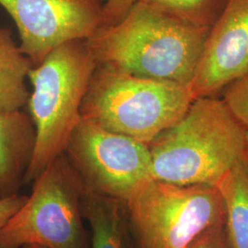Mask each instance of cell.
<instances>
[{"label": "cell", "mask_w": 248, "mask_h": 248, "mask_svg": "<svg viewBox=\"0 0 248 248\" xmlns=\"http://www.w3.org/2000/svg\"><path fill=\"white\" fill-rule=\"evenodd\" d=\"M31 186V194L1 227L0 248H90L81 208L86 186L66 155L52 161Z\"/></svg>", "instance_id": "5"}, {"label": "cell", "mask_w": 248, "mask_h": 248, "mask_svg": "<svg viewBox=\"0 0 248 248\" xmlns=\"http://www.w3.org/2000/svg\"><path fill=\"white\" fill-rule=\"evenodd\" d=\"M27 196L16 194L0 199V229L25 202Z\"/></svg>", "instance_id": "18"}, {"label": "cell", "mask_w": 248, "mask_h": 248, "mask_svg": "<svg viewBox=\"0 0 248 248\" xmlns=\"http://www.w3.org/2000/svg\"><path fill=\"white\" fill-rule=\"evenodd\" d=\"M96 68L87 40H78L55 48L29 73L32 91L27 106L36 141L24 185H31L52 161L64 154L81 121L82 103Z\"/></svg>", "instance_id": "3"}, {"label": "cell", "mask_w": 248, "mask_h": 248, "mask_svg": "<svg viewBox=\"0 0 248 248\" xmlns=\"http://www.w3.org/2000/svg\"><path fill=\"white\" fill-rule=\"evenodd\" d=\"M81 208L91 229L90 248H134L124 202L86 189Z\"/></svg>", "instance_id": "11"}, {"label": "cell", "mask_w": 248, "mask_h": 248, "mask_svg": "<svg viewBox=\"0 0 248 248\" xmlns=\"http://www.w3.org/2000/svg\"><path fill=\"white\" fill-rule=\"evenodd\" d=\"M245 157H246V159L248 161V142H247V151H246V155H245Z\"/></svg>", "instance_id": "20"}, {"label": "cell", "mask_w": 248, "mask_h": 248, "mask_svg": "<svg viewBox=\"0 0 248 248\" xmlns=\"http://www.w3.org/2000/svg\"><path fill=\"white\" fill-rule=\"evenodd\" d=\"M64 154L87 190L122 202L154 179L147 143L83 119Z\"/></svg>", "instance_id": "7"}, {"label": "cell", "mask_w": 248, "mask_h": 248, "mask_svg": "<svg viewBox=\"0 0 248 248\" xmlns=\"http://www.w3.org/2000/svg\"><path fill=\"white\" fill-rule=\"evenodd\" d=\"M222 91V100L231 113L248 130V72L232 81Z\"/></svg>", "instance_id": "15"}, {"label": "cell", "mask_w": 248, "mask_h": 248, "mask_svg": "<svg viewBox=\"0 0 248 248\" xmlns=\"http://www.w3.org/2000/svg\"><path fill=\"white\" fill-rule=\"evenodd\" d=\"M36 130L22 109L0 113V199L18 194L35 147Z\"/></svg>", "instance_id": "10"}, {"label": "cell", "mask_w": 248, "mask_h": 248, "mask_svg": "<svg viewBox=\"0 0 248 248\" xmlns=\"http://www.w3.org/2000/svg\"><path fill=\"white\" fill-rule=\"evenodd\" d=\"M190 88L97 66L81 107V119L149 144L184 115Z\"/></svg>", "instance_id": "4"}, {"label": "cell", "mask_w": 248, "mask_h": 248, "mask_svg": "<svg viewBox=\"0 0 248 248\" xmlns=\"http://www.w3.org/2000/svg\"><path fill=\"white\" fill-rule=\"evenodd\" d=\"M148 146L155 179L179 186H215L244 157L247 129L222 99L201 97Z\"/></svg>", "instance_id": "2"}, {"label": "cell", "mask_w": 248, "mask_h": 248, "mask_svg": "<svg viewBox=\"0 0 248 248\" xmlns=\"http://www.w3.org/2000/svg\"><path fill=\"white\" fill-rule=\"evenodd\" d=\"M186 248H230L225 233L224 223L204 232Z\"/></svg>", "instance_id": "16"}, {"label": "cell", "mask_w": 248, "mask_h": 248, "mask_svg": "<svg viewBox=\"0 0 248 248\" xmlns=\"http://www.w3.org/2000/svg\"><path fill=\"white\" fill-rule=\"evenodd\" d=\"M134 248H186L224 223L214 185L179 186L152 179L124 202Z\"/></svg>", "instance_id": "6"}, {"label": "cell", "mask_w": 248, "mask_h": 248, "mask_svg": "<svg viewBox=\"0 0 248 248\" xmlns=\"http://www.w3.org/2000/svg\"><path fill=\"white\" fill-rule=\"evenodd\" d=\"M198 27L211 28L227 0H137Z\"/></svg>", "instance_id": "14"}, {"label": "cell", "mask_w": 248, "mask_h": 248, "mask_svg": "<svg viewBox=\"0 0 248 248\" xmlns=\"http://www.w3.org/2000/svg\"><path fill=\"white\" fill-rule=\"evenodd\" d=\"M22 248H47L45 247H42V246H38V245H27L24 246Z\"/></svg>", "instance_id": "19"}, {"label": "cell", "mask_w": 248, "mask_h": 248, "mask_svg": "<svg viewBox=\"0 0 248 248\" xmlns=\"http://www.w3.org/2000/svg\"><path fill=\"white\" fill-rule=\"evenodd\" d=\"M137 0H106L103 27L114 25L126 16Z\"/></svg>", "instance_id": "17"}, {"label": "cell", "mask_w": 248, "mask_h": 248, "mask_svg": "<svg viewBox=\"0 0 248 248\" xmlns=\"http://www.w3.org/2000/svg\"><path fill=\"white\" fill-rule=\"evenodd\" d=\"M32 67L15 42L11 29L0 26V113L27 106L31 91L26 78Z\"/></svg>", "instance_id": "12"}, {"label": "cell", "mask_w": 248, "mask_h": 248, "mask_svg": "<svg viewBox=\"0 0 248 248\" xmlns=\"http://www.w3.org/2000/svg\"><path fill=\"white\" fill-rule=\"evenodd\" d=\"M248 72V0H227L210 28L189 88L194 98L214 97Z\"/></svg>", "instance_id": "9"}, {"label": "cell", "mask_w": 248, "mask_h": 248, "mask_svg": "<svg viewBox=\"0 0 248 248\" xmlns=\"http://www.w3.org/2000/svg\"><path fill=\"white\" fill-rule=\"evenodd\" d=\"M215 186L222 196L229 247L248 248V163L245 155Z\"/></svg>", "instance_id": "13"}, {"label": "cell", "mask_w": 248, "mask_h": 248, "mask_svg": "<svg viewBox=\"0 0 248 248\" xmlns=\"http://www.w3.org/2000/svg\"><path fill=\"white\" fill-rule=\"evenodd\" d=\"M209 31L137 1L87 42L97 66L189 87Z\"/></svg>", "instance_id": "1"}, {"label": "cell", "mask_w": 248, "mask_h": 248, "mask_svg": "<svg viewBox=\"0 0 248 248\" xmlns=\"http://www.w3.org/2000/svg\"><path fill=\"white\" fill-rule=\"evenodd\" d=\"M106 0H0L13 19L19 49L39 64L59 46L89 40L103 27Z\"/></svg>", "instance_id": "8"}]
</instances>
